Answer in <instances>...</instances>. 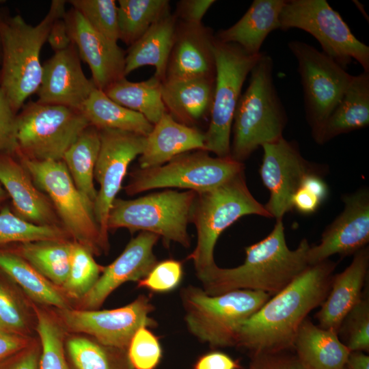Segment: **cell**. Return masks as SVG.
<instances>
[{"label":"cell","instance_id":"38","mask_svg":"<svg viewBox=\"0 0 369 369\" xmlns=\"http://www.w3.org/2000/svg\"><path fill=\"white\" fill-rule=\"evenodd\" d=\"M40 340L39 369H68L62 327L49 314L35 308Z\"/></svg>","mask_w":369,"mask_h":369},{"label":"cell","instance_id":"14","mask_svg":"<svg viewBox=\"0 0 369 369\" xmlns=\"http://www.w3.org/2000/svg\"><path fill=\"white\" fill-rule=\"evenodd\" d=\"M100 146L94 168L99 189L93 213L102 240L109 248L107 221L128 165L144 151L146 136L115 129L99 130Z\"/></svg>","mask_w":369,"mask_h":369},{"label":"cell","instance_id":"23","mask_svg":"<svg viewBox=\"0 0 369 369\" xmlns=\"http://www.w3.org/2000/svg\"><path fill=\"white\" fill-rule=\"evenodd\" d=\"M368 266L369 251L365 247L342 272L333 275L328 295L316 314L318 326L338 333L346 314L362 298Z\"/></svg>","mask_w":369,"mask_h":369},{"label":"cell","instance_id":"42","mask_svg":"<svg viewBox=\"0 0 369 369\" xmlns=\"http://www.w3.org/2000/svg\"><path fill=\"white\" fill-rule=\"evenodd\" d=\"M127 355L133 369H156L163 352L159 338L149 327L142 326L131 338Z\"/></svg>","mask_w":369,"mask_h":369},{"label":"cell","instance_id":"52","mask_svg":"<svg viewBox=\"0 0 369 369\" xmlns=\"http://www.w3.org/2000/svg\"><path fill=\"white\" fill-rule=\"evenodd\" d=\"M47 41L55 53L66 49L72 43L64 17L54 22Z\"/></svg>","mask_w":369,"mask_h":369},{"label":"cell","instance_id":"43","mask_svg":"<svg viewBox=\"0 0 369 369\" xmlns=\"http://www.w3.org/2000/svg\"><path fill=\"white\" fill-rule=\"evenodd\" d=\"M182 276V264L180 261L165 260L157 262L148 275L137 282V288L158 293L168 292L179 286Z\"/></svg>","mask_w":369,"mask_h":369},{"label":"cell","instance_id":"26","mask_svg":"<svg viewBox=\"0 0 369 369\" xmlns=\"http://www.w3.org/2000/svg\"><path fill=\"white\" fill-rule=\"evenodd\" d=\"M285 3L286 0H254L236 23L219 30L215 38L236 44L250 55L259 54L268 35L279 29V14Z\"/></svg>","mask_w":369,"mask_h":369},{"label":"cell","instance_id":"29","mask_svg":"<svg viewBox=\"0 0 369 369\" xmlns=\"http://www.w3.org/2000/svg\"><path fill=\"white\" fill-rule=\"evenodd\" d=\"M177 23L176 15L169 11L129 46L125 57V76L140 67L153 66L154 75L162 82L165 80Z\"/></svg>","mask_w":369,"mask_h":369},{"label":"cell","instance_id":"47","mask_svg":"<svg viewBox=\"0 0 369 369\" xmlns=\"http://www.w3.org/2000/svg\"><path fill=\"white\" fill-rule=\"evenodd\" d=\"M215 3L214 0H182L177 3L174 14L180 21L200 24L206 12Z\"/></svg>","mask_w":369,"mask_h":369},{"label":"cell","instance_id":"35","mask_svg":"<svg viewBox=\"0 0 369 369\" xmlns=\"http://www.w3.org/2000/svg\"><path fill=\"white\" fill-rule=\"evenodd\" d=\"M68 369H133L127 350L107 346L83 336L64 341Z\"/></svg>","mask_w":369,"mask_h":369},{"label":"cell","instance_id":"15","mask_svg":"<svg viewBox=\"0 0 369 369\" xmlns=\"http://www.w3.org/2000/svg\"><path fill=\"white\" fill-rule=\"evenodd\" d=\"M153 309L149 298L140 295L128 305L115 309L82 310L68 308L58 310V314L69 331L85 333L107 346L127 350L139 327L156 325L150 317Z\"/></svg>","mask_w":369,"mask_h":369},{"label":"cell","instance_id":"13","mask_svg":"<svg viewBox=\"0 0 369 369\" xmlns=\"http://www.w3.org/2000/svg\"><path fill=\"white\" fill-rule=\"evenodd\" d=\"M288 47L297 61L305 117L313 132L341 101L353 75L323 51L305 42L292 40Z\"/></svg>","mask_w":369,"mask_h":369},{"label":"cell","instance_id":"56","mask_svg":"<svg viewBox=\"0 0 369 369\" xmlns=\"http://www.w3.org/2000/svg\"><path fill=\"white\" fill-rule=\"evenodd\" d=\"M2 16V12L0 11V21ZM1 59H2V45H1V33H0V71H1Z\"/></svg>","mask_w":369,"mask_h":369},{"label":"cell","instance_id":"16","mask_svg":"<svg viewBox=\"0 0 369 369\" xmlns=\"http://www.w3.org/2000/svg\"><path fill=\"white\" fill-rule=\"evenodd\" d=\"M260 175L270 192L264 208L276 220L292 209V199L308 174L316 172L298 146L284 137L264 144Z\"/></svg>","mask_w":369,"mask_h":369},{"label":"cell","instance_id":"2","mask_svg":"<svg viewBox=\"0 0 369 369\" xmlns=\"http://www.w3.org/2000/svg\"><path fill=\"white\" fill-rule=\"evenodd\" d=\"M310 244L303 238L295 249L287 245L282 219L262 240L245 247L244 262L234 268L216 265L199 279L210 295L249 290L275 295L309 266Z\"/></svg>","mask_w":369,"mask_h":369},{"label":"cell","instance_id":"55","mask_svg":"<svg viewBox=\"0 0 369 369\" xmlns=\"http://www.w3.org/2000/svg\"><path fill=\"white\" fill-rule=\"evenodd\" d=\"M353 2L355 5L357 6V8L359 9V10L361 12V13L364 15V16L366 18H367V20L368 21V17L367 16L366 13L364 10L363 5L357 1H353Z\"/></svg>","mask_w":369,"mask_h":369},{"label":"cell","instance_id":"10","mask_svg":"<svg viewBox=\"0 0 369 369\" xmlns=\"http://www.w3.org/2000/svg\"><path fill=\"white\" fill-rule=\"evenodd\" d=\"M89 125L79 110L28 102L17 114V155L38 161H62Z\"/></svg>","mask_w":369,"mask_h":369},{"label":"cell","instance_id":"22","mask_svg":"<svg viewBox=\"0 0 369 369\" xmlns=\"http://www.w3.org/2000/svg\"><path fill=\"white\" fill-rule=\"evenodd\" d=\"M0 183L16 215L33 224L62 227L51 200L36 187L17 154H0Z\"/></svg>","mask_w":369,"mask_h":369},{"label":"cell","instance_id":"9","mask_svg":"<svg viewBox=\"0 0 369 369\" xmlns=\"http://www.w3.org/2000/svg\"><path fill=\"white\" fill-rule=\"evenodd\" d=\"M215 81L210 123L204 133V150L230 156V135L243 83L263 53L250 55L238 45L213 42Z\"/></svg>","mask_w":369,"mask_h":369},{"label":"cell","instance_id":"19","mask_svg":"<svg viewBox=\"0 0 369 369\" xmlns=\"http://www.w3.org/2000/svg\"><path fill=\"white\" fill-rule=\"evenodd\" d=\"M77 47L70 46L55 54L42 65L37 102L62 105L79 110L96 88L83 72Z\"/></svg>","mask_w":369,"mask_h":369},{"label":"cell","instance_id":"4","mask_svg":"<svg viewBox=\"0 0 369 369\" xmlns=\"http://www.w3.org/2000/svg\"><path fill=\"white\" fill-rule=\"evenodd\" d=\"M249 74L232 126L230 156L241 163L259 147L282 137L288 120L275 85L271 57L263 53Z\"/></svg>","mask_w":369,"mask_h":369},{"label":"cell","instance_id":"21","mask_svg":"<svg viewBox=\"0 0 369 369\" xmlns=\"http://www.w3.org/2000/svg\"><path fill=\"white\" fill-rule=\"evenodd\" d=\"M213 30L178 20L164 81L215 77Z\"/></svg>","mask_w":369,"mask_h":369},{"label":"cell","instance_id":"11","mask_svg":"<svg viewBox=\"0 0 369 369\" xmlns=\"http://www.w3.org/2000/svg\"><path fill=\"white\" fill-rule=\"evenodd\" d=\"M303 30L314 37L323 52L344 68L355 60L369 72V47L358 40L341 15L325 0H286L279 29Z\"/></svg>","mask_w":369,"mask_h":369},{"label":"cell","instance_id":"36","mask_svg":"<svg viewBox=\"0 0 369 369\" xmlns=\"http://www.w3.org/2000/svg\"><path fill=\"white\" fill-rule=\"evenodd\" d=\"M118 4L120 40L129 46L170 11L167 0H119Z\"/></svg>","mask_w":369,"mask_h":369},{"label":"cell","instance_id":"7","mask_svg":"<svg viewBox=\"0 0 369 369\" xmlns=\"http://www.w3.org/2000/svg\"><path fill=\"white\" fill-rule=\"evenodd\" d=\"M196 192L165 190L134 200L115 198L109 210L107 228L141 230L162 237L165 243L190 245V222Z\"/></svg>","mask_w":369,"mask_h":369},{"label":"cell","instance_id":"48","mask_svg":"<svg viewBox=\"0 0 369 369\" xmlns=\"http://www.w3.org/2000/svg\"><path fill=\"white\" fill-rule=\"evenodd\" d=\"M40 346L30 344L25 349L0 362V369H39Z\"/></svg>","mask_w":369,"mask_h":369},{"label":"cell","instance_id":"25","mask_svg":"<svg viewBox=\"0 0 369 369\" xmlns=\"http://www.w3.org/2000/svg\"><path fill=\"white\" fill-rule=\"evenodd\" d=\"M369 124V72L353 75L341 101L324 123L312 132L318 144Z\"/></svg>","mask_w":369,"mask_h":369},{"label":"cell","instance_id":"18","mask_svg":"<svg viewBox=\"0 0 369 369\" xmlns=\"http://www.w3.org/2000/svg\"><path fill=\"white\" fill-rule=\"evenodd\" d=\"M64 19L70 40L80 58L89 66L97 89L105 92L115 81L126 77V53L117 42L94 29L73 8L66 12Z\"/></svg>","mask_w":369,"mask_h":369},{"label":"cell","instance_id":"31","mask_svg":"<svg viewBox=\"0 0 369 369\" xmlns=\"http://www.w3.org/2000/svg\"><path fill=\"white\" fill-rule=\"evenodd\" d=\"M100 146L99 130L89 125L66 150L62 159L74 185L92 207L97 195L94 178Z\"/></svg>","mask_w":369,"mask_h":369},{"label":"cell","instance_id":"45","mask_svg":"<svg viewBox=\"0 0 369 369\" xmlns=\"http://www.w3.org/2000/svg\"><path fill=\"white\" fill-rule=\"evenodd\" d=\"M17 113L0 88V154H17Z\"/></svg>","mask_w":369,"mask_h":369},{"label":"cell","instance_id":"30","mask_svg":"<svg viewBox=\"0 0 369 369\" xmlns=\"http://www.w3.org/2000/svg\"><path fill=\"white\" fill-rule=\"evenodd\" d=\"M80 111L89 124L98 130L115 129L147 136L154 126L142 114L118 104L97 88Z\"/></svg>","mask_w":369,"mask_h":369},{"label":"cell","instance_id":"50","mask_svg":"<svg viewBox=\"0 0 369 369\" xmlns=\"http://www.w3.org/2000/svg\"><path fill=\"white\" fill-rule=\"evenodd\" d=\"M323 201L312 190L300 185L292 199V208L303 215L316 212Z\"/></svg>","mask_w":369,"mask_h":369},{"label":"cell","instance_id":"44","mask_svg":"<svg viewBox=\"0 0 369 369\" xmlns=\"http://www.w3.org/2000/svg\"><path fill=\"white\" fill-rule=\"evenodd\" d=\"M26 328V318L18 301L0 282V331L22 335Z\"/></svg>","mask_w":369,"mask_h":369},{"label":"cell","instance_id":"17","mask_svg":"<svg viewBox=\"0 0 369 369\" xmlns=\"http://www.w3.org/2000/svg\"><path fill=\"white\" fill-rule=\"evenodd\" d=\"M342 213L322 234L318 245L310 247L309 265L328 260L334 254H355L369 242V192L366 188L342 196Z\"/></svg>","mask_w":369,"mask_h":369},{"label":"cell","instance_id":"5","mask_svg":"<svg viewBox=\"0 0 369 369\" xmlns=\"http://www.w3.org/2000/svg\"><path fill=\"white\" fill-rule=\"evenodd\" d=\"M248 215L271 217L249 191L244 172L215 188L196 192L190 222L195 226L197 241L188 259L192 260L198 279L217 265L214 249L221 234Z\"/></svg>","mask_w":369,"mask_h":369},{"label":"cell","instance_id":"39","mask_svg":"<svg viewBox=\"0 0 369 369\" xmlns=\"http://www.w3.org/2000/svg\"><path fill=\"white\" fill-rule=\"evenodd\" d=\"M103 268L88 249L74 241L69 273L62 288L68 297L82 299L96 282Z\"/></svg>","mask_w":369,"mask_h":369},{"label":"cell","instance_id":"54","mask_svg":"<svg viewBox=\"0 0 369 369\" xmlns=\"http://www.w3.org/2000/svg\"><path fill=\"white\" fill-rule=\"evenodd\" d=\"M8 195L5 190L3 189L2 185L0 183V210L2 208L3 203L8 197Z\"/></svg>","mask_w":369,"mask_h":369},{"label":"cell","instance_id":"24","mask_svg":"<svg viewBox=\"0 0 369 369\" xmlns=\"http://www.w3.org/2000/svg\"><path fill=\"white\" fill-rule=\"evenodd\" d=\"M196 150H204V133L177 122L166 112L146 136L139 166L143 169L162 165L179 154Z\"/></svg>","mask_w":369,"mask_h":369},{"label":"cell","instance_id":"37","mask_svg":"<svg viewBox=\"0 0 369 369\" xmlns=\"http://www.w3.org/2000/svg\"><path fill=\"white\" fill-rule=\"evenodd\" d=\"M69 236L57 226H39L16 215L8 206L0 210V245L18 242L64 240Z\"/></svg>","mask_w":369,"mask_h":369},{"label":"cell","instance_id":"8","mask_svg":"<svg viewBox=\"0 0 369 369\" xmlns=\"http://www.w3.org/2000/svg\"><path fill=\"white\" fill-rule=\"evenodd\" d=\"M36 187L51 200L69 236L100 255L109 249L101 238L93 207L77 189L63 161H38L17 155Z\"/></svg>","mask_w":369,"mask_h":369},{"label":"cell","instance_id":"32","mask_svg":"<svg viewBox=\"0 0 369 369\" xmlns=\"http://www.w3.org/2000/svg\"><path fill=\"white\" fill-rule=\"evenodd\" d=\"M0 270L14 281L33 301L58 310L68 308L66 299L18 254L0 251Z\"/></svg>","mask_w":369,"mask_h":369},{"label":"cell","instance_id":"6","mask_svg":"<svg viewBox=\"0 0 369 369\" xmlns=\"http://www.w3.org/2000/svg\"><path fill=\"white\" fill-rule=\"evenodd\" d=\"M270 298L268 293L249 290L210 295L201 288L189 286L181 291L188 329L213 347L235 346L241 323Z\"/></svg>","mask_w":369,"mask_h":369},{"label":"cell","instance_id":"12","mask_svg":"<svg viewBox=\"0 0 369 369\" xmlns=\"http://www.w3.org/2000/svg\"><path fill=\"white\" fill-rule=\"evenodd\" d=\"M244 172V165L230 156L213 157L196 150L179 154L156 167L131 172L124 187L129 195L150 189L176 187L202 192L215 188Z\"/></svg>","mask_w":369,"mask_h":369},{"label":"cell","instance_id":"28","mask_svg":"<svg viewBox=\"0 0 369 369\" xmlns=\"http://www.w3.org/2000/svg\"><path fill=\"white\" fill-rule=\"evenodd\" d=\"M293 346L305 369H342L351 352L336 332L307 318L297 331Z\"/></svg>","mask_w":369,"mask_h":369},{"label":"cell","instance_id":"49","mask_svg":"<svg viewBox=\"0 0 369 369\" xmlns=\"http://www.w3.org/2000/svg\"><path fill=\"white\" fill-rule=\"evenodd\" d=\"M237 361L228 355L213 351L200 356L194 364L193 369H238Z\"/></svg>","mask_w":369,"mask_h":369},{"label":"cell","instance_id":"27","mask_svg":"<svg viewBox=\"0 0 369 369\" xmlns=\"http://www.w3.org/2000/svg\"><path fill=\"white\" fill-rule=\"evenodd\" d=\"M215 77L163 81L162 99L167 112L177 122L193 126L210 113Z\"/></svg>","mask_w":369,"mask_h":369},{"label":"cell","instance_id":"33","mask_svg":"<svg viewBox=\"0 0 369 369\" xmlns=\"http://www.w3.org/2000/svg\"><path fill=\"white\" fill-rule=\"evenodd\" d=\"M162 81L155 75L141 82H132L124 77L104 92L118 104L142 114L155 124L167 112L162 99Z\"/></svg>","mask_w":369,"mask_h":369},{"label":"cell","instance_id":"3","mask_svg":"<svg viewBox=\"0 0 369 369\" xmlns=\"http://www.w3.org/2000/svg\"><path fill=\"white\" fill-rule=\"evenodd\" d=\"M65 4L66 1H52L47 14L36 26L27 23L20 14L11 16L2 13L0 88L17 113L40 85L41 49L54 22L64 16Z\"/></svg>","mask_w":369,"mask_h":369},{"label":"cell","instance_id":"41","mask_svg":"<svg viewBox=\"0 0 369 369\" xmlns=\"http://www.w3.org/2000/svg\"><path fill=\"white\" fill-rule=\"evenodd\" d=\"M350 351L369 350V300L361 298L342 320L338 334Z\"/></svg>","mask_w":369,"mask_h":369},{"label":"cell","instance_id":"51","mask_svg":"<svg viewBox=\"0 0 369 369\" xmlns=\"http://www.w3.org/2000/svg\"><path fill=\"white\" fill-rule=\"evenodd\" d=\"M30 341L23 335L0 331V362L29 346Z\"/></svg>","mask_w":369,"mask_h":369},{"label":"cell","instance_id":"40","mask_svg":"<svg viewBox=\"0 0 369 369\" xmlns=\"http://www.w3.org/2000/svg\"><path fill=\"white\" fill-rule=\"evenodd\" d=\"M90 25L110 40H120L118 6L114 0H70Z\"/></svg>","mask_w":369,"mask_h":369},{"label":"cell","instance_id":"34","mask_svg":"<svg viewBox=\"0 0 369 369\" xmlns=\"http://www.w3.org/2000/svg\"><path fill=\"white\" fill-rule=\"evenodd\" d=\"M74 242L67 239L20 243L18 254L55 286H62L70 265Z\"/></svg>","mask_w":369,"mask_h":369},{"label":"cell","instance_id":"1","mask_svg":"<svg viewBox=\"0 0 369 369\" xmlns=\"http://www.w3.org/2000/svg\"><path fill=\"white\" fill-rule=\"evenodd\" d=\"M335 267L336 264L328 260L309 265L241 323L235 345L254 355L293 346L306 316L327 297Z\"/></svg>","mask_w":369,"mask_h":369},{"label":"cell","instance_id":"53","mask_svg":"<svg viewBox=\"0 0 369 369\" xmlns=\"http://www.w3.org/2000/svg\"><path fill=\"white\" fill-rule=\"evenodd\" d=\"M342 369H369V356L361 351H351Z\"/></svg>","mask_w":369,"mask_h":369},{"label":"cell","instance_id":"46","mask_svg":"<svg viewBox=\"0 0 369 369\" xmlns=\"http://www.w3.org/2000/svg\"><path fill=\"white\" fill-rule=\"evenodd\" d=\"M279 352L255 354L248 369H305L297 356Z\"/></svg>","mask_w":369,"mask_h":369},{"label":"cell","instance_id":"20","mask_svg":"<svg viewBox=\"0 0 369 369\" xmlns=\"http://www.w3.org/2000/svg\"><path fill=\"white\" fill-rule=\"evenodd\" d=\"M159 238L154 233L141 232L132 238L122 254L104 266L96 282L81 299L83 307L96 310L122 284L145 277L157 263L153 248Z\"/></svg>","mask_w":369,"mask_h":369}]
</instances>
